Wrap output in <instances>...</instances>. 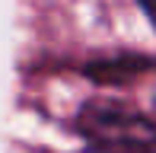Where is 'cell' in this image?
<instances>
[{
  "mask_svg": "<svg viewBox=\"0 0 156 153\" xmlns=\"http://www.w3.org/2000/svg\"><path fill=\"white\" fill-rule=\"evenodd\" d=\"M76 131L93 153H156V121L118 102L83 105Z\"/></svg>",
  "mask_w": 156,
  "mask_h": 153,
  "instance_id": "6da1fadb",
  "label": "cell"
},
{
  "mask_svg": "<svg viewBox=\"0 0 156 153\" xmlns=\"http://www.w3.org/2000/svg\"><path fill=\"white\" fill-rule=\"evenodd\" d=\"M140 6H144V13L150 16V23L156 26V0H140Z\"/></svg>",
  "mask_w": 156,
  "mask_h": 153,
  "instance_id": "7a4b0ae2",
  "label": "cell"
},
{
  "mask_svg": "<svg viewBox=\"0 0 156 153\" xmlns=\"http://www.w3.org/2000/svg\"><path fill=\"white\" fill-rule=\"evenodd\" d=\"M150 112H153V121H156V86H153V93H150Z\"/></svg>",
  "mask_w": 156,
  "mask_h": 153,
  "instance_id": "3957f363",
  "label": "cell"
}]
</instances>
